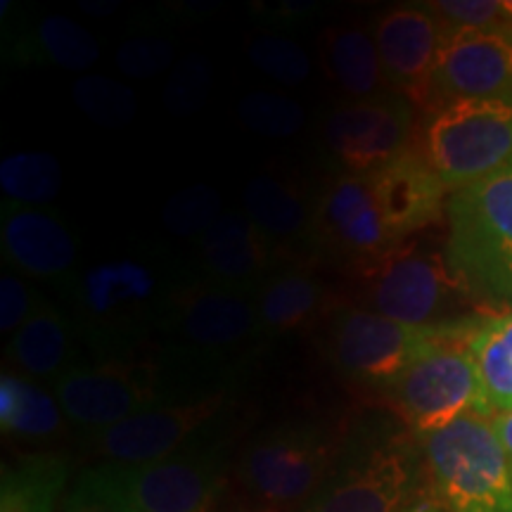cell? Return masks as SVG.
<instances>
[{
    "mask_svg": "<svg viewBox=\"0 0 512 512\" xmlns=\"http://www.w3.org/2000/svg\"><path fill=\"white\" fill-rule=\"evenodd\" d=\"M470 294L446 254L422 242H401L366 268V302L382 316L425 330H453L448 316Z\"/></svg>",
    "mask_w": 512,
    "mask_h": 512,
    "instance_id": "5b68a950",
    "label": "cell"
},
{
    "mask_svg": "<svg viewBox=\"0 0 512 512\" xmlns=\"http://www.w3.org/2000/svg\"><path fill=\"white\" fill-rule=\"evenodd\" d=\"M197 245L200 278L228 290L256 294L271 266V240L242 209H226Z\"/></svg>",
    "mask_w": 512,
    "mask_h": 512,
    "instance_id": "ffe728a7",
    "label": "cell"
},
{
    "mask_svg": "<svg viewBox=\"0 0 512 512\" xmlns=\"http://www.w3.org/2000/svg\"><path fill=\"white\" fill-rule=\"evenodd\" d=\"M491 427H494L498 441H501L503 451L508 453L510 463H512V411L498 413L491 418Z\"/></svg>",
    "mask_w": 512,
    "mask_h": 512,
    "instance_id": "f35d334b",
    "label": "cell"
},
{
    "mask_svg": "<svg viewBox=\"0 0 512 512\" xmlns=\"http://www.w3.org/2000/svg\"><path fill=\"white\" fill-rule=\"evenodd\" d=\"M72 95L79 110L100 126H126L138 114L136 93L107 76H83L74 83Z\"/></svg>",
    "mask_w": 512,
    "mask_h": 512,
    "instance_id": "4dcf8cb0",
    "label": "cell"
},
{
    "mask_svg": "<svg viewBox=\"0 0 512 512\" xmlns=\"http://www.w3.org/2000/svg\"><path fill=\"white\" fill-rule=\"evenodd\" d=\"M325 302L316 275L290 268L271 275L256 292V309L264 332H292L313 323Z\"/></svg>",
    "mask_w": 512,
    "mask_h": 512,
    "instance_id": "d4e9b609",
    "label": "cell"
},
{
    "mask_svg": "<svg viewBox=\"0 0 512 512\" xmlns=\"http://www.w3.org/2000/svg\"><path fill=\"white\" fill-rule=\"evenodd\" d=\"M79 337L72 318L53 304L43 302L27 323L10 337L8 356L12 363L38 380H53L72 370L74 342Z\"/></svg>",
    "mask_w": 512,
    "mask_h": 512,
    "instance_id": "44dd1931",
    "label": "cell"
},
{
    "mask_svg": "<svg viewBox=\"0 0 512 512\" xmlns=\"http://www.w3.org/2000/svg\"><path fill=\"white\" fill-rule=\"evenodd\" d=\"M211 88V64L207 57L200 53H190L183 57L171 74L169 83L164 91V105L169 107L171 114L176 117H188L202 110L204 100H207Z\"/></svg>",
    "mask_w": 512,
    "mask_h": 512,
    "instance_id": "836d02e7",
    "label": "cell"
},
{
    "mask_svg": "<svg viewBox=\"0 0 512 512\" xmlns=\"http://www.w3.org/2000/svg\"><path fill=\"white\" fill-rule=\"evenodd\" d=\"M0 188L22 207L53 202L62 190L60 162L48 152H15L0 162Z\"/></svg>",
    "mask_w": 512,
    "mask_h": 512,
    "instance_id": "83f0119b",
    "label": "cell"
},
{
    "mask_svg": "<svg viewBox=\"0 0 512 512\" xmlns=\"http://www.w3.org/2000/svg\"><path fill=\"white\" fill-rule=\"evenodd\" d=\"M62 406L55 396L24 377H0V427L27 439H48L62 430Z\"/></svg>",
    "mask_w": 512,
    "mask_h": 512,
    "instance_id": "484cf974",
    "label": "cell"
},
{
    "mask_svg": "<svg viewBox=\"0 0 512 512\" xmlns=\"http://www.w3.org/2000/svg\"><path fill=\"white\" fill-rule=\"evenodd\" d=\"M366 176L377 209L399 242L437 223L446 211V185L413 147Z\"/></svg>",
    "mask_w": 512,
    "mask_h": 512,
    "instance_id": "ac0fdd59",
    "label": "cell"
},
{
    "mask_svg": "<svg viewBox=\"0 0 512 512\" xmlns=\"http://www.w3.org/2000/svg\"><path fill=\"white\" fill-rule=\"evenodd\" d=\"M392 399L403 420L432 437L467 413L479 415V377L465 342H441L415 361L394 384Z\"/></svg>",
    "mask_w": 512,
    "mask_h": 512,
    "instance_id": "30bf717a",
    "label": "cell"
},
{
    "mask_svg": "<svg viewBox=\"0 0 512 512\" xmlns=\"http://www.w3.org/2000/svg\"><path fill=\"white\" fill-rule=\"evenodd\" d=\"M29 60L48 62L55 67L83 72L100 60V46L91 31H86L74 19L50 15L41 19L31 43Z\"/></svg>",
    "mask_w": 512,
    "mask_h": 512,
    "instance_id": "f1b7e54d",
    "label": "cell"
},
{
    "mask_svg": "<svg viewBox=\"0 0 512 512\" xmlns=\"http://www.w3.org/2000/svg\"><path fill=\"white\" fill-rule=\"evenodd\" d=\"M503 8L508 12V17L512 19V0H503Z\"/></svg>",
    "mask_w": 512,
    "mask_h": 512,
    "instance_id": "b9f144b4",
    "label": "cell"
},
{
    "mask_svg": "<svg viewBox=\"0 0 512 512\" xmlns=\"http://www.w3.org/2000/svg\"><path fill=\"white\" fill-rule=\"evenodd\" d=\"M55 399L74 425L100 432L155 408L157 370L124 358H102L95 366H74L53 384Z\"/></svg>",
    "mask_w": 512,
    "mask_h": 512,
    "instance_id": "8fae6325",
    "label": "cell"
},
{
    "mask_svg": "<svg viewBox=\"0 0 512 512\" xmlns=\"http://www.w3.org/2000/svg\"><path fill=\"white\" fill-rule=\"evenodd\" d=\"M221 192L209 183H192L178 190L162 209L166 233L181 240H200L223 214Z\"/></svg>",
    "mask_w": 512,
    "mask_h": 512,
    "instance_id": "f546056e",
    "label": "cell"
},
{
    "mask_svg": "<svg viewBox=\"0 0 512 512\" xmlns=\"http://www.w3.org/2000/svg\"><path fill=\"white\" fill-rule=\"evenodd\" d=\"M465 347L479 377V415L512 411V311L475 325Z\"/></svg>",
    "mask_w": 512,
    "mask_h": 512,
    "instance_id": "7402d4cb",
    "label": "cell"
},
{
    "mask_svg": "<svg viewBox=\"0 0 512 512\" xmlns=\"http://www.w3.org/2000/svg\"><path fill=\"white\" fill-rule=\"evenodd\" d=\"M249 60L268 79L283 86H302L311 76V60L299 43L278 34H259L247 41Z\"/></svg>",
    "mask_w": 512,
    "mask_h": 512,
    "instance_id": "1f68e13d",
    "label": "cell"
},
{
    "mask_svg": "<svg viewBox=\"0 0 512 512\" xmlns=\"http://www.w3.org/2000/svg\"><path fill=\"white\" fill-rule=\"evenodd\" d=\"M221 408L219 396L211 399L178 403V406H155L126 418L107 430L91 432L88 448L107 458L112 465H145L178 453L185 441L214 418Z\"/></svg>",
    "mask_w": 512,
    "mask_h": 512,
    "instance_id": "9a60e30c",
    "label": "cell"
},
{
    "mask_svg": "<svg viewBox=\"0 0 512 512\" xmlns=\"http://www.w3.org/2000/svg\"><path fill=\"white\" fill-rule=\"evenodd\" d=\"M162 332L178 351L197 361L235 356L264 332L256 294L228 290L207 280H181L162 323Z\"/></svg>",
    "mask_w": 512,
    "mask_h": 512,
    "instance_id": "ba28073f",
    "label": "cell"
},
{
    "mask_svg": "<svg viewBox=\"0 0 512 512\" xmlns=\"http://www.w3.org/2000/svg\"><path fill=\"white\" fill-rule=\"evenodd\" d=\"M131 512H211L223 482L214 451H178L145 465H102L81 477Z\"/></svg>",
    "mask_w": 512,
    "mask_h": 512,
    "instance_id": "8992f818",
    "label": "cell"
},
{
    "mask_svg": "<svg viewBox=\"0 0 512 512\" xmlns=\"http://www.w3.org/2000/svg\"><path fill=\"white\" fill-rule=\"evenodd\" d=\"M432 93L444 102L512 98V29H446Z\"/></svg>",
    "mask_w": 512,
    "mask_h": 512,
    "instance_id": "5bb4252c",
    "label": "cell"
},
{
    "mask_svg": "<svg viewBox=\"0 0 512 512\" xmlns=\"http://www.w3.org/2000/svg\"><path fill=\"white\" fill-rule=\"evenodd\" d=\"M444 254L472 299L512 309V159L451 192Z\"/></svg>",
    "mask_w": 512,
    "mask_h": 512,
    "instance_id": "7a4b0ae2",
    "label": "cell"
},
{
    "mask_svg": "<svg viewBox=\"0 0 512 512\" xmlns=\"http://www.w3.org/2000/svg\"><path fill=\"white\" fill-rule=\"evenodd\" d=\"M238 114L249 131L264 138H290L306 124V112L299 102L268 91L245 95L238 105Z\"/></svg>",
    "mask_w": 512,
    "mask_h": 512,
    "instance_id": "d6a6232c",
    "label": "cell"
},
{
    "mask_svg": "<svg viewBox=\"0 0 512 512\" xmlns=\"http://www.w3.org/2000/svg\"><path fill=\"white\" fill-rule=\"evenodd\" d=\"M313 235L335 259L366 271L401 245L377 209L366 174H344L332 181L313 214Z\"/></svg>",
    "mask_w": 512,
    "mask_h": 512,
    "instance_id": "4fadbf2b",
    "label": "cell"
},
{
    "mask_svg": "<svg viewBox=\"0 0 512 512\" xmlns=\"http://www.w3.org/2000/svg\"><path fill=\"white\" fill-rule=\"evenodd\" d=\"M176 48L164 38L143 36L128 41L117 50V67L133 79H152L171 67Z\"/></svg>",
    "mask_w": 512,
    "mask_h": 512,
    "instance_id": "e575fe53",
    "label": "cell"
},
{
    "mask_svg": "<svg viewBox=\"0 0 512 512\" xmlns=\"http://www.w3.org/2000/svg\"><path fill=\"white\" fill-rule=\"evenodd\" d=\"M446 27L432 8L403 5L377 19L375 43L384 81L411 102L430 100Z\"/></svg>",
    "mask_w": 512,
    "mask_h": 512,
    "instance_id": "2e32d148",
    "label": "cell"
},
{
    "mask_svg": "<svg viewBox=\"0 0 512 512\" xmlns=\"http://www.w3.org/2000/svg\"><path fill=\"white\" fill-rule=\"evenodd\" d=\"M425 458L448 512H512V463L482 415L425 437Z\"/></svg>",
    "mask_w": 512,
    "mask_h": 512,
    "instance_id": "3957f363",
    "label": "cell"
},
{
    "mask_svg": "<svg viewBox=\"0 0 512 512\" xmlns=\"http://www.w3.org/2000/svg\"><path fill=\"white\" fill-rule=\"evenodd\" d=\"M332 441L313 427H278L247 448L242 479L266 508L311 501L328 482Z\"/></svg>",
    "mask_w": 512,
    "mask_h": 512,
    "instance_id": "9c48e42d",
    "label": "cell"
},
{
    "mask_svg": "<svg viewBox=\"0 0 512 512\" xmlns=\"http://www.w3.org/2000/svg\"><path fill=\"white\" fill-rule=\"evenodd\" d=\"M242 211L268 240L294 242L313 230V214L292 183L275 174L249 178L242 192Z\"/></svg>",
    "mask_w": 512,
    "mask_h": 512,
    "instance_id": "603a6c76",
    "label": "cell"
},
{
    "mask_svg": "<svg viewBox=\"0 0 512 512\" xmlns=\"http://www.w3.org/2000/svg\"><path fill=\"white\" fill-rule=\"evenodd\" d=\"M46 299H41L17 273H3L0 278V330L15 335L34 316Z\"/></svg>",
    "mask_w": 512,
    "mask_h": 512,
    "instance_id": "8d00e7d4",
    "label": "cell"
},
{
    "mask_svg": "<svg viewBox=\"0 0 512 512\" xmlns=\"http://www.w3.org/2000/svg\"><path fill=\"white\" fill-rule=\"evenodd\" d=\"M323 53L330 76L351 98L368 100L382 95L384 72L375 34L358 24L328 29Z\"/></svg>",
    "mask_w": 512,
    "mask_h": 512,
    "instance_id": "cb8c5ba5",
    "label": "cell"
},
{
    "mask_svg": "<svg viewBox=\"0 0 512 512\" xmlns=\"http://www.w3.org/2000/svg\"><path fill=\"white\" fill-rule=\"evenodd\" d=\"M67 482V465L53 456L27 458L5 470L0 512H53Z\"/></svg>",
    "mask_w": 512,
    "mask_h": 512,
    "instance_id": "4316f807",
    "label": "cell"
},
{
    "mask_svg": "<svg viewBox=\"0 0 512 512\" xmlns=\"http://www.w3.org/2000/svg\"><path fill=\"white\" fill-rule=\"evenodd\" d=\"M451 330H425L403 325L366 306L335 313L328 332L330 361L349 380L366 384H394L430 354Z\"/></svg>",
    "mask_w": 512,
    "mask_h": 512,
    "instance_id": "52a82bcc",
    "label": "cell"
},
{
    "mask_svg": "<svg viewBox=\"0 0 512 512\" xmlns=\"http://www.w3.org/2000/svg\"><path fill=\"white\" fill-rule=\"evenodd\" d=\"M64 512H131L126 510L124 505L114 501L102 491L93 489L91 484H86L81 479L79 484L74 486L72 494L64 501Z\"/></svg>",
    "mask_w": 512,
    "mask_h": 512,
    "instance_id": "74e56055",
    "label": "cell"
},
{
    "mask_svg": "<svg viewBox=\"0 0 512 512\" xmlns=\"http://www.w3.org/2000/svg\"><path fill=\"white\" fill-rule=\"evenodd\" d=\"M430 8L451 22L453 29H512L503 3L494 0H444Z\"/></svg>",
    "mask_w": 512,
    "mask_h": 512,
    "instance_id": "d590c367",
    "label": "cell"
},
{
    "mask_svg": "<svg viewBox=\"0 0 512 512\" xmlns=\"http://www.w3.org/2000/svg\"><path fill=\"white\" fill-rule=\"evenodd\" d=\"M411 484L413 463L406 448L375 446L332 475L304 512H406Z\"/></svg>",
    "mask_w": 512,
    "mask_h": 512,
    "instance_id": "e0dca14e",
    "label": "cell"
},
{
    "mask_svg": "<svg viewBox=\"0 0 512 512\" xmlns=\"http://www.w3.org/2000/svg\"><path fill=\"white\" fill-rule=\"evenodd\" d=\"M178 285L159 254L143 249L110 256L69 278V318L102 358H121L152 330H162Z\"/></svg>",
    "mask_w": 512,
    "mask_h": 512,
    "instance_id": "6da1fadb",
    "label": "cell"
},
{
    "mask_svg": "<svg viewBox=\"0 0 512 512\" xmlns=\"http://www.w3.org/2000/svg\"><path fill=\"white\" fill-rule=\"evenodd\" d=\"M406 512H441V508H439V505H434V503H420V505H415V508L406 510Z\"/></svg>",
    "mask_w": 512,
    "mask_h": 512,
    "instance_id": "ab89813d",
    "label": "cell"
},
{
    "mask_svg": "<svg viewBox=\"0 0 512 512\" xmlns=\"http://www.w3.org/2000/svg\"><path fill=\"white\" fill-rule=\"evenodd\" d=\"M422 155L448 192L494 174L512 159V98L444 102L425 124Z\"/></svg>",
    "mask_w": 512,
    "mask_h": 512,
    "instance_id": "277c9868",
    "label": "cell"
},
{
    "mask_svg": "<svg viewBox=\"0 0 512 512\" xmlns=\"http://www.w3.org/2000/svg\"><path fill=\"white\" fill-rule=\"evenodd\" d=\"M235 512H275L273 508H245V510H235Z\"/></svg>",
    "mask_w": 512,
    "mask_h": 512,
    "instance_id": "60d3db41",
    "label": "cell"
},
{
    "mask_svg": "<svg viewBox=\"0 0 512 512\" xmlns=\"http://www.w3.org/2000/svg\"><path fill=\"white\" fill-rule=\"evenodd\" d=\"M413 102L382 93L335 110L325 121V143L349 174H373L411 150Z\"/></svg>",
    "mask_w": 512,
    "mask_h": 512,
    "instance_id": "7c38bea8",
    "label": "cell"
},
{
    "mask_svg": "<svg viewBox=\"0 0 512 512\" xmlns=\"http://www.w3.org/2000/svg\"><path fill=\"white\" fill-rule=\"evenodd\" d=\"M0 247L15 271L38 280H69L79 256L72 230L60 216L12 202L0 209Z\"/></svg>",
    "mask_w": 512,
    "mask_h": 512,
    "instance_id": "d6986e66",
    "label": "cell"
}]
</instances>
